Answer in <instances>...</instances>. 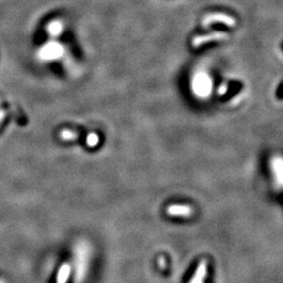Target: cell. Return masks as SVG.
<instances>
[{
  "mask_svg": "<svg viewBox=\"0 0 283 283\" xmlns=\"http://www.w3.org/2000/svg\"><path fill=\"white\" fill-rule=\"evenodd\" d=\"M91 246L87 244L86 241H79L74 248V258H72V262H74V282L75 283H83L88 269H90L91 263Z\"/></svg>",
  "mask_w": 283,
  "mask_h": 283,
  "instance_id": "obj_1",
  "label": "cell"
},
{
  "mask_svg": "<svg viewBox=\"0 0 283 283\" xmlns=\"http://www.w3.org/2000/svg\"><path fill=\"white\" fill-rule=\"evenodd\" d=\"M228 38H229V35L223 33V31H214V33H211V34L196 36L192 40V46L193 47H199L200 45H203L207 42L220 41V40H225Z\"/></svg>",
  "mask_w": 283,
  "mask_h": 283,
  "instance_id": "obj_2",
  "label": "cell"
},
{
  "mask_svg": "<svg viewBox=\"0 0 283 283\" xmlns=\"http://www.w3.org/2000/svg\"><path fill=\"white\" fill-rule=\"evenodd\" d=\"M214 22H221V23H224L229 27H235L236 26L235 18H233V17H231V16L222 14V13L209 14L206 16L203 20L204 26H209V24L214 23Z\"/></svg>",
  "mask_w": 283,
  "mask_h": 283,
  "instance_id": "obj_3",
  "label": "cell"
},
{
  "mask_svg": "<svg viewBox=\"0 0 283 283\" xmlns=\"http://www.w3.org/2000/svg\"><path fill=\"white\" fill-rule=\"evenodd\" d=\"M193 212V208L188 205H171L167 208V214L170 216L190 217Z\"/></svg>",
  "mask_w": 283,
  "mask_h": 283,
  "instance_id": "obj_4",
  "label": "cell"
},
{
  "mask_svg": "<svg viewBox=\"0 0 283 283\" xmlns=\"http://www.w3.org/2000/svg\"><path fill=\"white\" fill-rule=\"evenodd\" d=\"M207 274H208V262L207 260L203 259L199 261L197 268L195 272H194L189 283H205Z\"/></svg>",
  "mask_w": 283,
  "mask_h": 283,
  "instance_id": "obj_5",
  "label": "cell"
},
{
  "mask_svg": "<svg viewBox=\"0 0 283 283\" xmlns=\"http://www.w3.org/2000/svg\"><path fill=\"white\" fill-rule=\"evenodd\" d=\"M72 274V265L68 262H63L56 275L55 283H68Z\"/></svg>",
  "mask_w": 283,
  "mask_h": 283,
  "instance_id": "obj_6",
  "label": "cell"
},
{
  "mask_svg": "<svg viewBox=\"0 0 283 283\" xmlns=\"http://www.w3.org/2000/svg\"><path fill=\"white\" fill-rule=\"evenodd\" d=\"M166 260H165V258L164 257H160L159 259H158V265L160 266V269H165V266H166Z\"/></svg>",
  "mask_w": 283,
  "mask_h": 283,
  "instance_id": "obj_7",
  "label": "cell"
},
{
  "mask_svg": "<svg viewBox=\"0 0 283 283\" xmlns=\"http://www.w3.org/2000/svg\"><path fill=\"white\" fill-rule=\"evenodd\" d=\"M0 283H4V281L2 279H0Z\"/></svg>",
  "mask_w": 283,
  "mask_h": 283,
  "instance_id": "obj_8",
  "label": "cell"
}]
</instances>
